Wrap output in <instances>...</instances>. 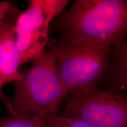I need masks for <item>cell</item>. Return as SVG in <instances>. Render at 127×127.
<instances>
[{"mask_svg": "<svg viewBox=\"0 0 127 127\" xmlns=\"http://www.w3.org/2000/svg\"><path fill=\"white\" fill-rule=\"evenodd\" d=\"M62 42H85L111 47L121 44L127 33L126 0H75L52 21L50 30Z\"/></svg>", "mask_w": 127, "mask_h": 127, "instance_id": "1", "label": "cell"}, {"mask_svg": "<svg viewBox=\"0 0 127 127\" xmlns=\"http://www.w3.org/2000/svg\"><path fill=\"white\" fill-rule=\"evenodd\" d=\"M14 82L9 114L57 115L68 96L60 75L54 47L34 60L28 69L20 72Z\"/></svg>", "mask_w": 127, "mask_h": 127, "instance_id": "2", "label": "cell"}, {"mask_svg": "<svg viewBox=\"0 0 127 127\" xmlns=\"http://www.w3.org/2000/svg\"><path fill=\"white\" fill-rule=\"evenodd\" d=\"M60 77L68 95L97 87L114 47L85 42H55Z\"/></svg>", "mask_w": 127, "mask_h": 127, "instance_id": "3", "label": "cell"}, {"mask_svg": "<svg viewBox=\"0 0 127 127\" xmlns=\"http://www.w3.org/2000/svg\"><path fill=\"white\" fill-rule=\"evenodd\" d=\"M60 116L96 127H127V93L96 87L73 94Z\"/></svg>", "mask_w": 127, "mask_h": 127, "instance_id": "4", "label": "cell"}, {"mask_svg": "<svg viewBox=\"0 0 127 127\" xmlns=\"http://www.w3.org/2000/svg\"><path fill=\"white\" fill-rule=\"evenodd\" d=\"M68 0H30L15 21V41L21 65L34 61L45 51L52 21L61 13Z\"/></svg>", "mask_w": 127, "mask_h": 127, "instance_id": "5", "label": "cell"}, {"mask_svg": "<svg viewBox=\"0 0 127 127\" xmlns=\"http://www.w3.org/2000/svg\"><path fill=\"white\" fill-rule=\"evenodd\" d=\"M18 11L7 16L0 24V100L7 108H10V101L4 94V85L14 82L20 75V57L15 41V21Z\"/></svg>", "mask_w": 127, "mask_h": 127, "instance_id": "6", "label": "cell"}, {"mask_svg": "<svg viewBox=\"0 0 127 127\" xmlns=\"http://www.w3.org/2000/svg\"><path fill=\"white\" fill-rule=\"evenodd\" d=\"M102 80L106 89L127 91V41L114 47L107 70Z\"/></svg>", "mask_w": 127, "mask_h": 127, "instance_id": "7", "label": "cell"}, {"mask_svg": "<svg viewBox=\"0 0 127 127\" xmlns=\"http://www.w3.org/2000/svg\"><path fill=\"white\" fill-rule=\"evenodd\" d=\"M0 127H46L45 117L34 114H9L0 117Z\"/></svg>", "mask_w": 127, "mask_h": 127, "instance_id": "8", "label": "cell"}, {"mask_svg": "<svg viewBox=\"0 0 127 127\" xmlns=\"http://www.w3.org/2000/svg\"><path fill=\"white\" fill-rule=\"evenodd\" d=\"M45 124L46 127H96L81 121L57 115L46 116Z\"/></svg>", "mask_w": 127, "mask_h": 127, "instance_id": "9", "label": "cell"}, {"mask_svg": "<svg viewBox=\"0 0 127 127\" xmlns=\"http://www.w3.org/2000/svg\"><path fill=\"white\" fill-rule=\"evenodd\" d=\"M15 12H17V9L13 4L0 1V24L7 16Z\"/></svg>", "mask_w": 127, "mask_h": 127, "instance_id": "10", "label": "cell"}]
</instances>
